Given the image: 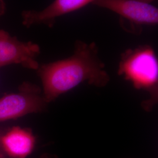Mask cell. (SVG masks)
Segmentation results:
<instances>
[{"mask_svg": "<svg viewBox=\"0 0 158 158\" xmlns=\"http://www.w3.org/2000/svg\"><path fill=\"white\" fill-rule=\"evenodd\" d=\"M1 1H2V0H0V2H1Z\"/></svg>", "mask_w": 158, "mask_h": 158, "instance_id": "7c38bea8", "label": "cell"}, {"mask_svg": "<svg viewBox=\"0 0 158 158\" xmlns=\"http://www.w3.org/2000/svg\"><path fill=\"white\" fill-rule=\"evenodd\" d=\"M95 0H55L41 11L28 10L22 14L23 25L29 28L36 25L44 24L52 27L56 19L77 11Z\"/></svg>", "mask_w": 158, "mask_h": 158, "instance_id": "8992f818", "label": "cell"}, {"mask_svg": "<svg viewBox=\"0 0 158 158\" xmlns=\"http://www.w3.org/2000/svg\"><path fill=\"white\" fill-rule=\"evenodd\" d=\"M37 71L42 83L43 95L48 104L81 83L102 87L110 80L98 56L97 44L80 40L76 41L72 56L40 65Z\"/></svg>", "mask_w": 158, "mask_h": 158, "instance_id": "6da1fadb", "label": "cell"}, {"mask_svg": "<svg viewBox=\"0 0 158 158\" xmlns=\"http://www.w3.org/2000/svg\"><path fill=\"white\" fill-rule=\"evenodd\" d=\"M48 104L40 87L24 83L18 92L8 94L0 98V122L42 112Z\"/></svg>", "mask_w": 158, "mask_h": 158, "instance_id": "277c9868", "label": "cell"}, {"mask_svg": "<svg viewBox=\"0 0 158 158\" xmlns=\"http://www.w3.org/2000/svg\"><path fill=\"white\" fill-rule=\"evenodd\" d=\"M4 3L2 1L0 2V15L4 13Z\"/></svg>", "mask_w": 158, "mask_h": 158, "instance_id": "9c48e42d", "label": "cell"}, {"mask_svg": "<svg viewBox=\"0 0 158 158\" xmlns=\"http://www.w3.org/2000/svg\"><path fill=\"white\" fill-rule=\"evenodd\" d=\"M40 52L38 44L21 41L5 31L0 30V68L17 64L37 70L40 64L36 59Z\"/></svg>", "mask_w": 158, "mask_h": 158, "instance_id": "5b68a950", "label": "cell"}, {"mask_svg": "<svg viewBox=\"0 0 158 158\" xmlns=\"http://www.w3.org/2000/svg\"><path fill=\"white\" fill-rule=\"evenodd\" d=\"M2 133L0 132V139H1V136H2Z\"/></svg>", "mask_w": 158, "mask_h": 158, "instance_id": "8fae6325", "label": "cell"}, {"mask_svg": "<svg viewBox=\"0 0 158 158\" xmlns=\"http://www.w3.org/2000/svg\"><path fill=\"white\" fill-rule=\"evenodd\" d=\"M36 139L29 128L14 127L0 139V148L11 158H27L33 152Z\"/></svg>", "mask_w": 158, "mask_h": 158, "instance_id": "52a82bcc", "label": "cell"}, {"mask_svg": "<svg viewBox=\"0 0 158 158\" xmlns=\"http://www.w3.org/2000/svg\"><path fill=\"white\" fill-rule=\"evenodd\" d=\"M0 158H11L8 156L4 151L0 148Z\"/></svg>", "mask_w": 158, "mask_h": 158, "instance_id": "ba28073f", "label": "cell"}, {"mask_svg": "<svg viewBox=\"0 0 158 158\" xmlns=\"http://www.w3.org/2000/svg\"><path fill=\"white\" fill-rule=\"evenodd\" d=\"M92 4L119 15L121 27L128 33L139 35L144 25L158 23V9L138 0H95Z\"/></svg>", "mask_w": 158, "mask_h": 158, "instance_id": "3957f363", "label": "cell"}, {"mask_svg": "<svg viewBox=\"0 0 158 158\" xmlns=\"http://www.w3.org/2000/svg\"><path fill=\"white\" fill-rule=\"evenodd\" d=\"M139 1H141L142 2H143V3H146V4H151V3L153 2V1L155 0H138Z\"/></svg>", "mask_w": 158, "mask_h": 158, "instance_id": "30bf717a", "label": "cell"}, {"mask_svg": "<svg viewBox=\"0 0 158 158\" xmlns=\"http://www.w3.org/2000/svg\"><path fill=\"white\" fill-rule=\"evenodd\" d=\"M118 74L131 82L138 90L147 91L150 98L142 107L150 111L158 102V61L152 46L142 45L128 49L121 56Z\"/></svg>", "mask_w": 158, "mask_h": 158, "instance_id": "7a4b0ae2", "label": "cell"}]
</instances>
